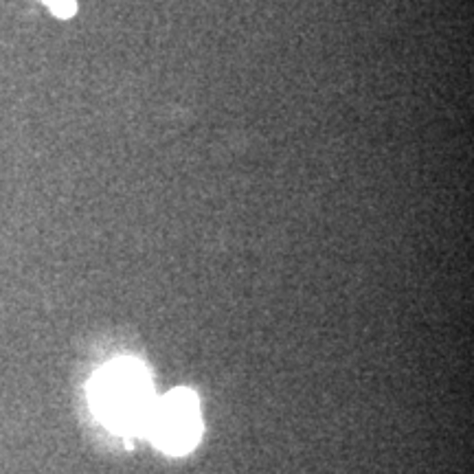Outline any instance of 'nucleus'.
Returning a JSON list of instances; mask_svg holds the SVG:
<instances>
[{"instance_id":"nucleus-1","label":"nucleus","mask_w":474,"mask_h":474,"mask_svg":"<svg viewBox=\"0 0 474 474\" xmlns=\"http://www.w3.org/2000/svg\"><path fill=\"white\" fill-rule=\"evenodd\" d=\"M88 395L97 417L121 435H143L156 402L147 371L130 358L106 364L90 382Z\"/></svg>"},{"instance_id":"nucleus-2","label":"nucleus","mask_w":474,"mask_h":474,"mask_svg":"<svg viewBox=\"0 0 474 474\" xmlns=\"http://www.w3.org/2000/svg\"><path fill=\"white\" fill-rule=\"evenodd\" d=\"M202 435L200 402L189 389H176L163 397H156L143 437H147L158 450L169 455H185L198 444Z\"/></svg>"},{"instance_id":"nucleus-3","label":"nucleus","mask_w":474,"mask_h":474,"mask_svg":"<svg viewBox=\"0 0 474 474\" xmlns=\"http://www.w3.org/2000/svg\"><path fill=\"white\" fill-rule=\"evenodd\" d=\"M44 2L51 7V11L57 15V18H71L77 9L75 0H44Z\"/></svg>"}]
</instances>
